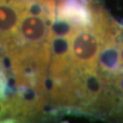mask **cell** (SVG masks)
Wrapping results in <instances>:
<instances>
[{
	"label": "cell",
	"mask_w": 123,
	"mask_h": 123,
	"mask_svg": "<svg viewBox=\"0 0 123 123\" xmlns=\"http://www.w3.org/2000/svg\"><path fill=\"white\" fill-rule=\"evenodd\" d=\"M78 29L79 28L69 21L56 18L53 22L50 23V37H62L70 39Z\"/></svg>",
	"instance_id": "obj_6"
},
{
	"label": "cell",
	"mask_w": 123,
	"mask_h": 123,
	"mask_svg": "<svg viewBox=\"0 0 123 123\" xmlns=\"http://www.w3.org/2000/svg\"><path fill=\"white\" fill-rule=\"evenodd\" d=\"M17 37L26 45L43 46L49 41L50 23L42 17L25 12L20 17Z\"/></svg>",
	"instance_id": "obj_2"
},
{
	"label": "cell",
	"mask_w": 123,
	"mask_h": 123,
	"mask_svg": "<svg viewBox=\"0 0 123 123\" xmlns=\"http://www.w3.org/2000/svg\"><path fill=\"white\" fill-rule=\"evenodd\" d=\"M97 69L110 86L116 75L123 71L119 59V48L112 43H103L98 57Z\"/></svg>",
	"instance_id": "obj_3"
},
{
	"label": "cell",
	"mask_w": 123,
	"mask_h": 123,
	"mask_svg": "<svg viewBox=\"0 0 123 123\" xmlns=\"http://www.w3.org/2000/svg\"><path fill=\"white\" fill-rule=\"evenodd\" d=\"M119 59H120V64L123 68V45L119 47Z\"/></svg>",
	"instance_id": "obj_8"
},
{
	"label": "cell",
	"mask_w": 123,
	"mask_h": 123,
	"mask_svg": "<svg viewBox=\"0 0 123 123\" xmlns=\"http://www.w3.org/2000/svg\"><path fill=\"white\" fill-rule=\"evenodd\" d=\"M7 119V103L5 98H0V120Z\"/></svg>",
	"instance_id": "obj_7"
},
{
	"label": "cell",
	"mask_w": 123,
	"mask_h": 123,
	"mask_svg": "<svg viewBox=\"0 0 123 123\" xmlns=\"http://www.w3.org/2000/svg\"><path fill=\"white\" fill-rule=\"evenodd\" d=\"M100 35L92 28H79L70 38L72 64L79 69L97 68L98 57L102 47Z\"/></svg>",
	"instance_id": "obj_1"
},
{
	"label": "cell",
	"mask_w": 123,
	"mask_h": 123,
	"mask_svg": "<svg viewBox=\"0 0 123 123\" xmlns=\"http://www.w3.org/2000/svg\"><path fill=\"white\" fill-rule=\"evenodd\" d=\"M0 123H17V121L13 119H5L0 120Z\"/></svg>",
	"instance_id": "obj_9"
},
{
	"label": "cell",
	"mask_w": 123,
	"mask_h": 123,
	"mask_svg": "<svg viewBox=\"0 0 123 123\" xmlns=\"http://www.w3.org/2000/svg\"><path fill=\"white\" fill-rule=\"evenodd\" d=\"M21 14L9 1L0 4V45L5 49L17 35Z\"/></svg>",
	"instance_id": "obj_4"
},
{
	"label": "cell",
	"mask_w": 123,
	"mask_h": 123,
	"mask_svg": "<svg viewBox=\"0 0 123 123\" xmlns=\"http://www.w3.org/2000/svg\"><path fill=\"white\" fill-rule=\"evenodd\" d=\"M50 61L57 63L71 62L70 39L62 37H49Z\"/></svg>",
	"instance_id": "obj_5"
}]
</instances>
